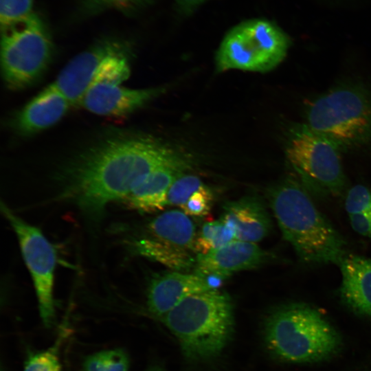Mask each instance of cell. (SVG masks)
Listing matches in <instances>:
<instances>
[{
	"label": "cell",
	"mask_w": 371,
	"mask_h": 371,
	"mask_svg": "<svg viewBox=\"0 0 371 371\" xmlns=\"http://www.w3.org/2000/svg\"><path fill=\"white\" fill-rule=\"evenodd\" d=\"M183 159L155 138L113 136L87 148L63 168L59 196L87 216L98 217L109 203L126 198L153 171Z\"/></svg>",
	"instance_id": "cell-1"
},
{
	"label": "cell",
	"mask_w": 371,
	"mask_h": 371,
	"mask_svg": "<svg viewBox=\"0 0 371 371\" xmlns=\"http://www.w3.org/2000/svg\"><path fill=\"white\" fill-rule=\"evenodd\" d=\"M267 196L283 237L303 262L339 265L346 255V242L302 186L286 180L272 187Z\"/></svg>",
	"instance_id": "cell-2"
},
{
	"label": "cell",
	"mask_w": 371,
	"mask_h": 371,
	"mask_svg": "<svg viewBox=\"0 0 371 371\" xmlns=\"http://www.w3.org/2000/svg\"><path fill=\"white\" fill-rule=\"evenodd\" d=\"M160 318L192 361L218 356L234 332L232 300L216 289L188 296Z\"/></svg>",
	"instance_id": "cell-3"
},
{
	"label": "cell",
	"mask_w": 371,
	"mask_h": 371,
	"mask_svg": "<svg viewBox=\"0 0 371 371\" xmlns=\"http://www.w3.org/2000/svg\"><path fill=\"white\" fill-rule=\"evenodd\" d=\"M264 335L272 354L293 363L327 359L341 344L339 334L319 312L299 303L281 306L271 312L265 322Z\"/></svg>",
	"instance_id": "cell-4"
},
{
	"label": "cell",
	"mask_w": 371,
	"mask_h": 371,
	"mask_svg": "<svg viewBox=\"0 0 371 371\" xmlns=\"http://www.w3.org/2000/svg\"><path fill=\"white\" fill-rule=\"evenodd\" d=\"M306 125L341 147L371 142V91L342 85L319 95L306 111Z\"/></svg>",
	"instance_id": "cell-5"
},
{
	"label": "cell",
	"mask_w": 371,
	"mask_h": 371,
	"mask_svg": "<svg viewBox=\"0 0 371 371\" xmlns=\"http://www.w3.org/2000/svg\"><path fill=\"white\" fill-rule=\"evenodd\" d=\"M54 45L40 14L27 16L1 26V63L5 84L21 90L35 83L51 61Z\"/></svg>",
	"instance_id": "cell-6"
},
{
	"label": "cell",
	"mask_w": 371,
	"mask_h": 371,
	"mask_svg": "<svg viewBox=\"0 0 371 371\" xmlns=\"http://www.w3.org/2000/svg\"><path fill=\"white\" fill-rule=\"evenodd\" d=\"M289 46V37L275 23L260 19L245 21L225 36L216 53V68L269 71L284 60Z\"/></svg>",
	"instance_id": "cell-7"
},
{
	"label": "cell",
	"mask_w": 371,
	"mask_h": 371,
	"mask_svg": "<svg viewBox=\"0 0 371 371\" xmlns=\"http://www.w3.org/2000/svg\"><path fill=\"white\" fill-rule=\"evenodd\" d=\"M339 150L335 142L303 124L293 131L286 154L308 189L321 196H335L345 183Z\"/></svg>",
	"instance_id": "cell-8"
},
{
	"label": "cell",
	"mask_w": 371,
	"mask_h": 371,
	"mask_svg": "<svg viewBox=\"0 0 371 371\" xmlns=\"http://www.w3.org/2000/svg\"><path fill=\"white\" fill-rule=\"evenodd\" d=\"M1 208L17 236L23 258L32 278L40 317L46 327H51L55 317L56 249L39 228L20 218L3 202Z\"/></svg>",
	"instance_id": "cell-9"
},
{
	"label": "cell",
	"mask_w": 371,
	"mask_h": 371,
	"mask_svg": "<svg viewBox=\"0 0 371 371\" xmlns=\"http://www.w3.org/2000/svg\"><path fill=\"white\" fill-rule=\"evenodd\" d=\"M129 45L126 41L117 38L98 41L74 57L61 70L53 85L71 106H80L104 60Z\"/></svg>",
	"instance_id": "cell-10"
},
{
	"label": "cell",
	"mask_w": 371,
	"mask_h": 371,
	"mask_svg": "<svg viewBox=\"0 0 371 371\" xmlns=\"http://www.w3.org/2000/svg\"><path fill=\"white\" fill-rule=\"evenodd\" d=\"M161 89H129L119 84H91L80 106L94 114L104 116H124L145 105L158 95Z\"/></svg>",
	"instance_id": "cell-11"
},
{
	"label": "cell",
	"mask_w": 371,
	"mask_h": 371,
	"mask_svg": "<svg viewBox=\"0 0 371 371\" xmlns=\"http://www.w3.org/2000/svg\"><path fill=\"white\" fill-rule=\"evenodd\" d=\"M212 290L205 278L199 273L178 271L155 276L150 280L148 293V310L161 317L188 296Z\"/></svg>",
	"instance_id": "cell-12"
},
{
	"label": "cell",
	"mask_w": 371,
	"mask_h": 371,
	"mask_svg": "<svg viewBox=\"0 0 371 371\" xmlns=\"http://www.w3.org/2000/svg\"><path fill=\"white\" fill-rule=\"evenodd\" d=\"M266 253L254 243L234 240L205 254H197V273L225 278L232 273L254 269L266 260Z\"/></svg>",
	"instance_id": "cell-13"
},
{
	"label": "cell",
	"mask_w": 371,
	"mask_h": 371,
	"mask_svg": "<svg viewBox=\"0 0 371 371\" xmlns=\"http://www.w3.org/2000/svg\"><path fill=\"white\" fill-rule=\"evenodd\" d=\"M221 220L234 231L236 240L254 243L269 234L271 225L262 203L254 196L227 203Z\"/></svg>",
	"instance_id": "cell-14"
},
{
	"label": "cell",
	"mask_w": 371,
	"mask_h": 371,
	"mask_svg": "<svg viewBox=\"0 0 371 371\" xmlns=\"http://www.w3.org/2000/svg\"><path fill=\"white\" fill-rule=\"evenodd\" d=\"M71 106L52 83L19 112L15 120L16 128L23 135L46 129L57 123Z\"/></svg>",
	"instance_id": "cell-15"
},
{
	"label": "cell",
	"mask_w": 371,
	"mask_h": 371,
	"mask_svg": "<svg viewBox=\"0 0 371 371\" xmlns=\"http://www.w3.org/2000/svg\"><path fill=\"white\" fill-rule=\"evenodd\" d=\"M184 159L150 173L125 199L128 205L142 212L160 211L167 206V196L173 182L188 168Z\"/></svg>",
	"instance_id": "cell-16"
},
{
	"label": "cell",
	"mask_w": 371,
	"mask_h": 371,
	"mask_svg": "<svg viewBox=\"0 0 371 371\" xmlns=\"http://www.w3.org/2000/svg\"><path fill=\"white\" fill-rule=\"evenodd\" d=\"M338 265L343 301L356 313L371 317V258L346 254Z\"/></svg>",
	"instance_id": "cell-17"
},
{
	"label": "cell",
	"mask_w": 371,
	"mask_h": 371,
	"mask_svg": "<svg viewBox=\"0 0 371 371\" xmlns=\"http://www.w3.org/2000/svg\"><path fill=\"white\" fill-rule=\"evenodd\" d=\"M152 238L173 247L193 249L196 237L192 221L182 210H169L153 219L148 226Z\"/></svg>",
	"instance_id": "cell-18"
},
{
	"label": "cell",
	"mask_w": 371,
	"mask_h": 371,
	"mask_svg": "<svg viewBox=\"0 0 371 371\" xmlns=\"http://www.w3.org/2000/svg\"><path fill=\"white\" fill-rule=\"evenodd\" d=\"M131 245L137 254L178 271L189 269L195 262L188 251L173 247L152 237L137 240Z\"/></svg>",
	"instance_id": "cell-19"
},
{
	"label": "cell",
	"mask_w": 371,
	"mask_h": 371,
	"mask_svg": "<svg viewBox=\"0 0 371 371\" xmlns=\"http://www.w3.org/2000/svg\"><path fill=\"white\" fill-rule=\"evenodd\" d=\"M154 0H78L76 15L87 19L108 10L133 16L148 8Z\"/></svg>",
	"instance_id": "cell-20"
},
{
	"label": "cell",
	"mask_w": 371,
	"mask_h": 371,
	"mask_svg": "<svg viewBox=\"0 0 371 371\" xmlns=\"http://www.w3.org/2000/svg\"><path fill=\"white\" fill-rule=\"evenodd\" d=\"M236 240L234 231L221 219L205 223L196 237L193 250L205 254Z\"/></svg>",
	"instance_id": "cell-21"
},
{
	"label": "cell",
	"mask_w": 371,
	"mask_h": 371,
	"mask_svg": "<svg viewBox=\"0 0 371 371\" xmlns=\"http://www.w3.org/2000/svg\"><path fill=\"white\" fill-rule=\"evenodd\" d=\"M68 333L67 324L65 322L51 346L28 355L23 371H61L60 348L67 337Z\"/></svg>",
	"instance_id": "cell-22"
},
{
	"label": "cell",
	"mask_w": 371,
	"mask_h": 371,
	"mask_svg": "<svg viewBox=\"0 0 371 371\" xmlns=\"http://www.w3.org/2000/svg\"><path fill=\"white\" fill-rule=\"evenodd\" d=\"M82 366L84 371H128L130 359L124 350L109 349L88 356Z\"/></svg>",
	"instance_id": "cell-23"
},
{
	"label": "cell",
	"mask_w": 371,
	"mask_h": 371,
	"mask_svg": "<svg viewBox=\"0 0 371 371\" xmlns=\"http://www.w3.org/2000/svg\"><path fill=\"white\" fill-rule=\"evenodd\" d=\"M203 185L201 179L194 175H181L169 189L167 205H177L180 207Z\"/></svg>",
	"instance_id": "cell-24"
},
{
	"label": "cell",
	"mask_w": 371,
	"mask_h": 371,
	"mask_svg": "<svg viewBox=\"0 0 371 371\" xmlns=\"http://www.w3.org/2000/svg\"><path fill=\"white\" fill-rule=\"evenodd\" d=\"M212 201L213 194L211 190L203 184L180 208L188 216H203L209 213Z\"/></svg>",
	"instance_id": "cell-25"
},
{
	"label": "cell",
	"mask_w": 371,
	"mask_h": 371,
	"mask_svg": "<svg viewBox=\"0 0 371 371\" xmlns=\"http://www.w3.org/2000/svg\"><path fill=\"white\" fill-rule=\"evenodd\" d=\"M345 207L348 215L371 214V191L362 185L353 186L347 193Z\"/></svg>",
	"instance_id": "cell-26"
},
{
	"label": "cell",
	"mask_w": 371,
	"mask_h": 371,
	"mask_svg": "<svg viewBox=\"0 0 371 371\" xmlns=\"http://www.w3.org/2000/svg\"><path fill=\"white\" fill-rule=\"evenodd\" d=\"M34 0H0L1 26L22 19L32 12Z\"/></svg>",
	"instance_id": "cell-27"
},
{
	"label": "cell",
	"mask_w": 371,
	"mask_h": 371,
	"mask_svg": "<svg viewBox=\"0 0 371 371\" xmlns=\"http://www.w3.org/2000/svg\"><path fill=\"white\" fill-rule=\"evenodd\" d=\"M352 228L358 234L371 237V214H355L349 215Z\"/></svg>",
	"instance_id": "cell-28"
},
{
	"label": "cell",
	"mask_w": 371,
	"mask_h": 371,
	"mask_svg": "<svg viewBox=\"0 0 371 371\" xmlns=\"http://www.w3.org/2000/svg\"><path fill=\"white\" fill-rule=\"evenodd\" d=\"M207 0H175L177 11L184 16L194 12L200 5Z\"/></svg>",
	"instance_id": "cell-29"
},
{
	"label": "cell",
	"mask_w": 371,
	"mask_h": 371,
	"mask_svg": "<svg viewBox=\"0 0 371 371\" xmlns=\"http://www.w3.org/2000/svg\"><path fill=\"white\" fill-rule=\"evenodd\" d=\"M146 371H166L162 367L159 366H153L148 368Z\"/></svg>",
	"instance_id": "cell-30"
}]
</instances>
